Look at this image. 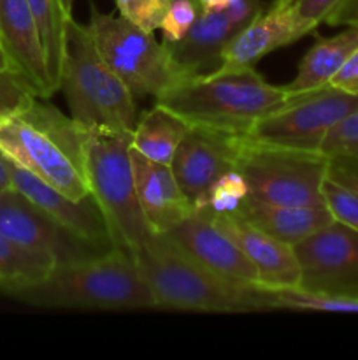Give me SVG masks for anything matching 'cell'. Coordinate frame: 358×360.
Listing matches in <instances>:
<instances>
[{
    "label": "cell",
    "mask_w": 358,
    "mask_h": 360,
    "mask_svg": "<svg viewBox=\"0 0 358 360\" xmlns=\"http://www.w3.org/2000/svg\"><path fill=\"white\" fill-rule=\"evenodd\" d=\"M323 200L333 220L358 231V193L326 174L321 186Z\"/></svg>",
    "instance_id": "obj_29"
},
{
    "label": "cell",
    "mask_w": 358,
    "mask_h": 360,
    "mask_svg": "<svg viewBox=\"0 0 358 360\" xmlns=\"http://www.w3.org/2000/svg\"><path fill=\"white\" fill-rule=\"evenodd\" d=\"M0 39L39 97H51L56 88L49 77L41 34L28 0H0Z\"/></svg>",
    "instance_id": "obj_18"
},
{
    "label": "cell",
    "mask_w": 358,
    "mask_h": 360,
    "mask_svg": "<svg viewBox=\"0 0 358 360\" xmlns=\"http://www.w3.org/2000/svg\"><path fill=\"white\" fill-rule=\"evenodd\" d=\"M0 151L18 167L72 199L90 195L84 127L44 97L0 122Z\"/></svg>",
    "instance_id": "obj_1"
},
{
    "label": "cell",
    "mask_w": 358,
    "mask_h": 360,
    "mask_svg": "<svg viewBox=\"0 0 358 360\" xmlns=\"http://www.w3.org/2000/svg\"><path fill=\"white\" fill-rule=\"evenodd\" d=\"M11 188V160L0 151V190Z\"/></svg>",
    "instance_id": "obj_37"
},
{
    "label": "cell",
    "mask_w": 358,
    "mask_h": 360,
    "mask_svg": "<svg viewBox=\"0 0 358 360\" xmlns=\"http://www.w3.org/2000/svg\"><path fill=\"white\" fill-rule=\"evenodd\" d=\"M270 309H293V311H332L358 313V299L346 295L305 290L302 287L265 288Z\"/></svg>",
    "instance_id": "obj_25"
},
{
    "label": "cell",
    "mask_w": 358,
    "mask_h": 360,
    "mask_svg": "<svg viewBox=\"0 0 358 360\" xmlns=\"http://www.w3.org/2000/svg\"><path fill=\"white\" fill-rule=\"evenodd\" d=\"M293 248L302 288L358 299V231L333 220Z\"/></svg>",
    "instance_id": "obj_10"
},
{
    "label": "cell",
    "mask_w": 358,
    "mask_h": 360,
    "mask_svg": "<svg viewBox=\"0 0 358 360\" xmlns=\"http://www.w3.org/2000/svg\"><path fill=\"white\" fill-rule=\"evenodd\" d=\"M297 13L312 32L319 25L358 23V0H281Z\"/></svg>",
    "instance_id": "obj_26"
},
{
    "label": "cell",
    "mask_w": 358,
    "mask_h": 360,
    "mask_svg": "<svg viewBox=\"0 0 358 360\" xmlns=\"http://www.w3.org/2000/svg\"><path fill=\"white\" fill-rule=\"evenodd\" d=\"M209 213L218 227L234 239L235 245L241 248L246 259L255 267L260 287H300V264H298L293 246L256 229L235 211L234 213L209 211Z\"/></svg>",
    "instance_id": "obj_16"
},
{
    "label": "cell",
    "mask_w": 358,
    "mask_h": 360,
    "mask_svg": "<svg viewBox=\"0 0 358 360\" xmlns=\"http://www.w3.org/2000/svg\"><path fill=\"white\" fill-rule=\"evenodd\" d=\"M0 70H4V72H20V69H18V65L14 63L11 53L7 51V48L4 46L2 39H0Z\"/></svg>",
    "instance_id": "obj_36"
},
{
    "label": "cell",
    "mask_w": 358,
    "mask_h": 360,
    "mask_svg": "<svg viewBox=\"0 0 358 360\" xmlns=\"http://www.w3.org/2000/svg\"><path fill=\"white\" fill-rule=\"evenodd\" d=\"M14 297L42 308L125 309L154 308V299L133 255L112 246L88 259L56 264L42 283Z\"/></svg>",
    "instance_id": "obj_4"
},
{
    "label": "cell",
    "mask_w": 358,
    "mask_h": 360,
    "mask_svg": "<svg viewBox=\"0 0 358 360\" xmlns=\"http://www.w3.org/2000/svg\"><path fill=\"white\" fill-rule=\"evenodd\" d=\"M235 169L244 176L253 200L277 206L325 204L321 186L329 157L323 153L267 146L242 137Z\"/></svg>",
    "instance_id": "obj_8"
},
{
    "label": "cell",
    "mask_w": 358,
    "mask_h": 360,
    "mask_svg": "<svg viewBox=\"0 0 358 360\" xmlns=\"http://www.w3.org/2000/svg\"><path fill=\"white\" fill-rule=\"evenodd\" d=\"M132 134L84 127L90 193L107 220L112 241L130 253L153 236L137 199L133 178Z\"/></svg>",
    "instance_id": "obj_6"
},
{
    "label": "cell",
    "mask_w": 358,
    "mask_h": 360,
    "mask_svg": "<svg viewBox=\"0 0 358 360\" xmlns=\"http://www.w3.org/2000/svg\"><path fill=\"white\" fill-rule=\"evenodd\" d=\"M137 199L153 234H167L195 211L183 193L171 165L158 164L130 150Z\"/></svg>",
    "instance_id": "obj_17"
},
{
    "label": "cell",
    "mask_w": 358,
    "mask_h": 360,
    "mask_svg": "<svg viewBox=\"0 0 358 360\" xmlns=\"http://www.w3.org/2000/svg\"><path fill=\"white\" fill-rule=\"evenodd\" d=\"M235 213L241 214L256 229L290 246H295L302 239L309 238L333 221L332 213L325 204L277 206V204L258 202L249 197H246Z\"/></svg>",
    "instance_id": "obj_20"
},
{
    "label": "cell",
    "mask_w": 358,
    "mask_h": 360,
    "mask_svg": "<svg viewBox=\"0 0 358 360\" xmlns=\"http://www.w3.org/2000/svg\"><path fill=\"white\" fill-rule=\"evenodd\" d=\"M321 153L325 157H358V111L337 123L323 141Z\"/></svg>",
    "instance_id": "obj_32"
},
{
    "label": "cell",
    "mask_w": 358,
    "mask_h": 360,
    "mask_svg": "<svg viewBox=\"0 0 358 360\" xmlns=\"http://www.w3.org/2000/svg\"><path fill=\"white\" fill-rule=\"evenodd\" d=\"M60 2H62L65 13L69 14V16H72V7H74V2H76V0H60Z\"/></svg>",
    "instance_id": "obj_39"
},
{
    "label": "cell",
    "mask_w": 358,
    "mask_h": 360,
    "mask_svg": "<svg viewBox=\"0 0 358 360\" xmlns=\"http://www.w3.org/2000/svg\"><path fill=\"white\" fill-rule=\"evenodd\" d=\"M192 129L188 122L161 104L144 112L132 132V148L150 160L171 165L175 150L186 132Z\"/></svg>",
    "instance_id": "obj_22"
},
{
    "label": "cell",
    "mask_w": 358,
    "mask_h": 360,
    "mask_svg": "<svg viewBox=\"0 0 358 360\" xmlns=\"http://www.w3.org/2000/svg\"><path fill=\"white\" fill-rule=\"evenodd\" d=\"M132 255L153 294L154 308L235 315L270 311L265 287L216 276L165 234H153Z\"/></svg>",
    "instance_id": "obj_2"
},
{
    "label": "cell",
    "mask_w": 358,
    "mask_h": 360,
    "mask_svg": "<svg viewBox=\"0 0 358 360\" xmlns=\"http://www.w3.org/2000/svg\"><path fill=\"white\" fill-rule=\"evenodd\" d=\"M35 97L39 94L23 74L0 70V122L27 109Z\"/></svg>",
    "instance_id": "obj_28"
},
{
    "label": "cell",
    "mask_w": 358,
    "mask_h": 360,
    "mask_svg": "<svg viewBox=\"0 0 358 360\" xmlns=\"http://www.w3.org/2000/svg\"><path fill=\"white\" fill-rule=\"evenodd\" d=\"M248 193L249 188L244 176L237 169H232L211 183L206 195H204V200L197 210L206 207L214 213H234L244 202Z\"/></svg>",
    "instance_id": "obj_27"
},
{
    "label": "cell",
    "mask_w": 358,
    "mask_h": 360,
    "mask_svg": "<svg viewBox=\"0 0 358 360\" xmlns=\"http://www.w3.org/2000/svg\"><path fill=\"white\" fill-rule=\"evenodd\" d=\"M357 49L358 23L350 25L346 30L332 37H318L298 63L293 79L284 86L290 95H300L329 86L332 77Z\"/></svg>",
    "instance_id": "obj_21"
},
{
    "label": "cell",
    "mask_w": 358,
    "mask_h": 360,
    "mask_svg": "<svg viewBox=\"0 0 358 360\" xmlns=\"http://www.w3.org/2000/svg\"><path fill=\"white\" fill-rule=\"evenodd\" d=\"M286 86L263 79L255 69L178 77L157 97V104L192 127H207L244 137L260 118L288 102Z\"/></svg>",
    "instance_id": "obj_3"
},
{
    "label": "cell",
    "mask_w": 358,
    "mask_h": 360,
    "mask_svg": "<svg viewBox=\"0 0 358 360\" xmlns=\"http://www.w3.org/2000/svg\"><path fill=\"white\" fill-rule=\"evenodd\" d=\"M11 186L23 193L30 202L44 211L60 227H63L81 241L95 246L100 252H107L112 246H116L107 220L91 193L83 199H72L39 179L37 176L18 167L13 162H11Z\"/></svg>",
    "instance_id": "obj_13"
},
{
    "label": "cell",
    "mask_w": 358,
    "mask_h": 360,
    "mask_svg": "<svg viewBox=\"0 0 358 360\" xmlns=\"http://www.w3.org/2000/svg\"><path fill=\"white\" fill-rule=\"evenodd\" d=\"M326 174L358 193V157H344V155L329 157Z\"/></svg>",
    "instance_id": "obj_33"
},
{
    "label": "cell",
    "mask_w": 358,
    "mask_h": 360,
    "mask_svg": "<svg viewBox=\"0 0 358 360\" xmlns=\"http://www.w3.org/2000/svg\"><path fill=\"white\" fill-rule=\"evenodd\" d=\"M56 260L34 252L0 234V290L18 295L27 288L42 283Z\"/></svg>",
    "instance_id": "obj_23"
},
{
    "label": "cell",
    "mask_w": 358,
    "mask_h": 360,
    "mask_svg": "<svg viewBox=\"0 0 358 360\" xmlns=\"http://www.w3.org/2000/svg\"><path fill=\"white\" fill-rule=\"evenodd\" d=\"M228 0H199L200 9L206 11H221Z\"/></svg>",
    "instance_id": "obj_38"
},
{
    "label": "cell",
    "mask_w": 358,
    "mask_h": 360,
    "mask_svg": "<svg viewBox=\"0 0 358 360\" xmlns=\"http://www.w3.org/2000/svg\"><path fill=\"white\" fill-rule=\"evenodd\" d=\"M60 88L70 118L79 125L126 134L135 129V97L102 58L88 28L74 18L67 23Z\"/></svg>",
    "instance_id": "obj_5"
},
{
    "label": "cell",
    "mask_w": 358,
    "mask_h": 360,
    "mask_svg": "<svg viewBox=\"0 0 358 360\" xmlns=\"http://www.w3.org/2000/svg\"><path fill=\"white\" fill-rule=\"evenodd\" d=\"M28 4L32 7L35 21H37L49 77H51L53 84L58 91L60 76H62L63 48H65V30L67 23L72 16L65 13L60 0H28Z\"/></svg>",
    "instance_id": "obj_24"
},
{
    "label": "cell",
    "mask_w": 358,
    "mask_h": 360,
    "mask_svg": "<svg viewBox=\"0 0 358 360\" xmlns=\"http://www.w3.org/2000/svg\"><path fill=\"white\" fill-rule=\"evenodd\" d=\"M0 234L25 248L49 255L56 264L74 262L102 253L60 227L13 186L0 190Z\"/></svg>",
    "instance_id": "obj_11"
},
{
    "label": "cell",
    "mask_w": 358,
    "mask_h": 360,
    "mask_svg": "<svg viewBox=\"0 0 358 360\" xmlns=\"http://www.w3.org/2000/svg\"><path fill=\"white\" fill-rule=\"evenodd\" d=\"M86 28L102 58L135 101L157 98L178 79L167 48L154 39L153 32L142 30L123 16L100 13L91 0Z\"/></svg>",
    "instance_id": "obj_7"
},
{
    "label": "cell",
    "mask_w": 358,
    "mask_h": 360,
    "mask_svg": "<svg viewBox=\"0 0 358 360\" xmlns=\"http://www.w3.org/2000/svg\"><path fill=\"white\" fill-rule=\"evenodd\" d=\"M330 84L336 88H343L346 91L358 94V49L346 60L339 72L332 77Z\"/></svg>",
    "instance_id": "obj_35"
},
{
    "label": "cell",
    "mask_w": 358,
    "mask_h": 360,
    "mask_svg": "<svg viewBox=\"0 0 358 360\" xmlns=\"http://www.w3.org/2000/svg\"><path fill=\"white\" fill-rule=\"evenodd\" d=\"M200 13L199 0H171L167 13L161 20L160 30L165 42H178L185 37Z\"/></svg>",
    "instance_id": "obj_31"
},
{
    "label": "cell",
    "mask_w": 358,
    "mask_h": 360,
    "mask_svg": "<svg viewBox=\"0 0 358 360\" xmlns=\"http://www.w3.org/2000/svg\"><path fill=\"white\" fill-rule=\"evenodd\" d=\"M241 136L192 127L179 143L171 169L192 206L199 207L214 179L237 165Z\"/></svg>",
    "instance_id": "obj_12"
},
{
    "label": "cell",
    "mask_w": 358,
    "mask_h": 360,
    "mask_svg": "<svg viewBox=\"0 0 358 360\" xmlns=\"http://www.w3.org/2000/svg\"><path fill=\"white\" fill-rule=\"evenodd\" d=\"M239 32L223 11L200 9L188 34L178 42H165L178 77L213 74L220 69L228 41Z\"/></svg>",
    "instance_id": "obj_19"
},
{
    "label": "cell",
    "mask_w": 358,
    "mask_h": 360,
    "mask_svg": "<svg viewBox=\"0 0 358 360\" xmlns=\"http://www.w3.org/2000/svg\"><path fill=\"white\" fill-rule=\"evenodd\" d=\"M221 11L227 20L241 30L262 11V2L260 0H228Z\"/></svg>",
    "instance_id": "obj_34"
},
{
    "label": "cell",
    "mask_w": 358,
    "mask_h": 360,
    "mask_svg": "<svg viewBox=\"0 0 358 360\" xmlns=\"http://www.w3.org/2000/svg\"><path fill=\"white\" fill-rule=\"evenodd\" d=\"M358 111V94L332 84L293 95L276 111L260 118L246 139L267 146L321 153L326 134Z\"/></svg>",
    "instance_id": "obj_9"
},
{
    "label": "cell",
    "mask_w": 358,
    "mask_h": 360,
    "mask_svg": "<svg viewBox=\"0 0 358 360\" xmlns=\"http://www.w3.org/2000/svg\"><path fill=\"white\" fill-rule=\"evenodd\" d=\"M171 0H116L119 16L146 32L158 30Z\"/></svg>",
    "instance_id": "obj_30"
},
{
    "label": "cell",
    "mask_w": 358,
    "mask_h": 360,
    "mask_svg": "<svg viewBox=\"0 0 358 360\" xmlns=\"http://www.w3.org/2000/svg\"><path fill=\"white\" fill-rule=\"evenodd\" d=\"M165 236L190 259L216 276L234 283L258 285L255 267L204 207L193 211Z\"/></svg>",
    "instance_id": "obj_14"
},
{
    "label": "cell",
    "mask_w": 358,
    "mask_h": 360,
    "mask_svg": "<svg viewBox=\"0 0 358 360\" xmlns=\"http://www.w3.org/2000/svg\"><path fill=\"white\" fill-rule=\"evenodd\" d=\"M311 32L290 6L276 0L269 9L260 11L228 41L216 72L255 69L263 56L298 41Z\"/></svg>",
    "instance_id": "obj_15"
}]
</instances>
